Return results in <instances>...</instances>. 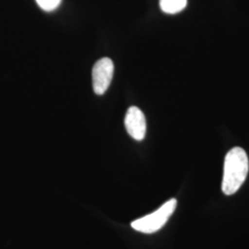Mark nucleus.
Returning <instances> with one entry per match:
<instances>
[{"label": "nucleus", "instance_id": "obj_1", "mask_svg": "<svg viewBox=\"0 0 249 249\" xmlns=\"http://www.w3.org/2000/svg\"><path fill=\"white\" fill-rule=\"evenodd\" d=\"M249 170V157L245 150L240 147L231 149L224 160L222 184L223 193L227 196L236 193L246 181Z\"/></svg>", "mask_w": 249, "mask_h": 249}, {"label": "nucleus", "instance_id": "obj_2", "mask_svg": "<svg viewBox=\"0 0 249 249\" xmlns=\"http://www.w3.org/2000/svg\"><path fill=\"white\" fill-rule=\"evenodd\" d=\"M177 199L171 198L154 213L135 220L131 223L132 228L143 233H153L159 231L168 222L171 215L174 213L177 208Z\"/></svg>", "mask_w": 249, "mask_h": 249}, {"label": "nucleus", "instance_id": "obj_3", "mask_svg": "<svg viewBox=\"0 0 249 249\" xmlns=\"http://www.w3.org/2000/svg\"><path fill=\"white\" fill-rule=\"evenodd\" d=\"M114 63L107 57H104L95 63L92 69V85L94 92L102 95L107 91L114 76Z\"/></svg>", "mask_w": 249, "mask_h": 249}, {"label": "nucleus", "instance_id": "obj_4", "mask_svg": "<svg viewBox=\"0 0 249 249\" xmlns=\"http://www.w3.org/2000/svg\"><path fill=\"white\" fill-rule=\"evenodd\" d=\"M124 126L129 134L136 141H142L146 135V118L142 111L137 107L128 108L124 117Z\"/></svg>", "mask_w": 249, "mask_h": 249}, {"label": "nucleus", "instance_id": "obj_5", "mask_svg": "<svg viewBox=\"0 0 249 249\" xmlns=\"http://www.w3.org/2000/svg\"><path fill=\"white\" fill-rule=\"evenodd\" d=\"M187 0H160V8L167 14H176L187 7Z\"/></svg>", "mask_w": 249, "mask_h": 249}, {"label": "nucleus", "instance_id": "obj_6", "mask_svg": "<svg viewBox=\"0 0 249 249\" xmlns=\"http://www.w3.org/2000/svg\"><path fill=\"white\" fill-rule=\"evenodd\" d=\"M62 0H36L38 6L45 11H52L56 9Z\"/></svg>", "mask_w": 249, "mask_h": 249}]
</instances>
